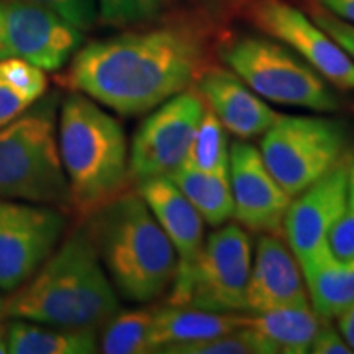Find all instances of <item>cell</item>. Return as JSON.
<instances>
[{"label": "cell", "mask_w": 354, "mask_h": 354, "mask_svg": "<svg viewBox=\"0 0 354 354\" xmlns=\"http://www.w3.org/2000/svg\"><path fill=\"white\" fill-rule=\"evenodd\" d=\"M245 300L248 313L310 302L299 261L279 234L258 238Z\"/></svg>", "instance_id": "15"}, {"label": "cell", "mask_w": 354, "mask_h": 354, "mask_svg": "<svg viewBox=\"0 0 354 354\" xmlns=\"http://www.w3.org/2000/svg\"><path fill=\"white\" fill-rule=\"evenodd\" d=\"M241 325L243 315L238 313L167 305L154 312L153 349L154 353L166 354L176 346L215 338Z\"/></svg>", "instance_id": "19"}, {"label": "cell", "mask_w": 354, "mask_h": 354, "mask_svg": "<svg viewBox=\"0 0 354 354\" xmlns=\"http://www.w3.org/2000/svg\"><path fill=\"white\" fill-rule=\"evenodd\" d=\"M87 218L88 236L120 297L148 304L171 289L176 250L138 190H123Z\"/></svg>", "instance_id": "3"}, {"label": "cell", "mask_w": 354, "mask_h": 354, "mask_svg": "<svg viewBox=\"0 0 354 354\" xmlns=\"http://www.w3.org/2000/svg\"><path fill=\"white\" fill-rule=\"evenodd\" d=\"M3 304H6V299L2 297V295H0V318H2V312H3ZM3 320V318H2Z\"/></svg>", "instance_id": "36"}, {"label": "cell", "mask_w": 354, "mask_h": 354, "mask_svg": "<svg viewBox=\"0 0 354 354\" xmlns=\"http://www.w3.org/2000/svg\"><path fill=\"white\" fill-rule=\"evenodd\" d=\"M323 318L310 302L243 315V325L264 338L281 354H305Z\"/></svg>", "instance_id": "20"}, {"label": "cell", "mask_w": 354, "mask_h": 354, "mask_svg": "<svg viewBox=\"0 0 354 354\" xmlns=\"http://www.w3.org/2000/svg\"><path fill=\"white\" fill-rule=\"evenodd\" d=\"M57 146L69 185L71 209L88 216L130 183V149L123 127L91 97H66L57 120Z\"/></svg>", "instance_id": "4"}, {"label": "cell", "mask_w": 354, "mask_h": 354, "mask_svg": "<svg viewBox=\"0 0 354 354\" xmlns=\"http://www.w3.org/2000/svg\"><path fill=\"white\" fill-rule=\"evenodd\" d=\"M228 172L238 225L254 233H281L292 197L268 169L259 149L243 140L233 141Z\"/></svg>", "instance_id": "13"}, {"label": "cell", "mask_w": 354, "mask_h": 354, "mask_svg": "<svg viewBox=\"0 0 354 354\" xmlns=\"http://www.w3.org/2000/svg\"><path fill=\"white\" fill-rule=\"evenodd\" d=\"M253 264V245L241 225H221L203 241L196 263L176 279L167 305L210 312H246V289Z\"/></svg>", "instance_id": "8"}, {"label": "cell", "mask_w": 354, "mask_h": 354, "mask_svg": "<svg viewBox=\"0 0 354 354\" xmlns=\"http://www.w3.org/2000/svg\"><path fill=\"white\" fill-rule=\"evenodd\" d=\"M21 2L50 8L82 32L91 30L99 20L95 0H21Z\"/></svg>", "instance_id": "29"}, {"label": "cell", "mask_w": 354, "mask_h": 354, "mask_svg": "<svg viewBox=\"0 0 354 354\" xmlns=\"http://www.w3.org/2000/svg\"><path fill=\"white\" fill-rule=\"evenodd\" d=\"M336 320H338V330L342 331L343 338L354 351V304L348 310H344Z\"/></svg>", "instance_id": "34"}, {"label": "cell", "mask_w": 354, "mask_h": 354, "mask_svg": "<svg viewBox=\"0 0 354 354\" xmlns=\"http://www.w3.org/2000/svg\"><path fill=\"white\" fill-rule=\"evenodd\" d=\"M0 79L33 102L43 99L48 88L46 71L17 57L0 59Z\"/></svg>", "instance_id": "27"}, {"label": "cell", "mask_w": 354, "mask_h": 354, "mask_svg": "<svg viewBox=\"0 0 354 354\" xmlns=\"http://www.w3.org/2000/svg\"><path fill=\"white\" fill-rule=\"evenodd\" d=\"M7 348L12 354H92L99 351V342L91 328L12 320L7 325Z\"/></svg>", "instance_id": "21"}, {"label": "cell", "mask_w": 354, "mask_h": 354, "mask_svg": "<svg viewBox=\"0 0 354 354\" xmlns=\"http://www.w3.org/2000/svg\"><path fill=\"white\" fill-rule=\"evenodd\" d=\"M196 88L221 125L240 140L264 135L279 117L232 69L209 66Z\"/></svg>", "instance_id": "16"}, {"label": "cell", "mask_w": 354, "mask_h": 354, "mask_svg": "<svg viewBox=\"0 0 354 354\" xmlns=\"http://www.w3.org/2000/svg\"><path fill=\"white\" fill-rule=\"evenodd\" d=\"M250 19L261 32L286 44L338 91H354V63L312 17L284 0H256Z\"/></svg>", "instance_id": "12"}, {"label": "cell", "mask_w": 354, "mask_h": 354, "mask_svg": "<svg viewBox=\"0 0 354 354\" xmlns=\"http://www.w3.org/2000/svg\"><path fill=\"white\" fill-rule=\"evenodd\" d=\"M259 151L281 187L295 197L349 156V135L336 118L279 113Z\"/></svg>", "instance_id": "7"}, {"label": "cell", "mask_w": 354, "mask_h": 354, "mask_svg": "<svg viewBox=\"0 0 354 354\" xmlns=\"http://www.w3.org/2000/svg\"><path fill=\"white\" fill-rule=\"evenodd\" d=\"M207 68L205 46L197 33L162 26L79 48L66 81L102 107L136 117L196 86Z\"/></svg>", "instance_id": "1"}, {"label": "cell", "mask_w": 354, "mask_h": 354, "mask_svg": "<svg viewBox=\"0 0 354 354\" xmlns=\"http://www.w3.org/2000/svg\"><path fill=\"white\" fill-rule=\"evenodd\" d=\"M328 245L338 258L354 259V153L349 156L346 202L342 215L331 230Z\"/></svg>", "instance_id": "28"}, {"label": "cell", "mask_w": 354, "mask_h": 354, "mask_svg": "<svg viewBox=\"0 0 354 354\" xmlns=\"http://www.w3.org/2000/svg\"><path fill=\"white\" fill-rule=\"evenodd\" d=\"M220 56L261 99L313 112H335L342 105L320 73L274 39L240 37L225 43Z\"/></svg>", "instance_id": "6"}, {"label": "cell", "mask_w": 354, "mask_h": 354, "mask_svg": "<svg viewBox=\"0 0 354 354\" xmlns=\"http://www.w3.org/2000/svg\"><path fill=\"white\" fill-rule=\"evenodd\" d=\"M184 162L203 172L228 171L230 167L228 131L207 105Z\"/></svg>", "instance_id": "24"}, {"label": "cell", "mask_w": 354, "mask_h": 354, "mask_svg": "<svg viewBox=\"0 0 354 354\" xmlns=\"http://www.w3.org/2000/svg\"><path fill=\"white\" fill-rule=\"evenodd\" d=\"M315 2L338 19L354 25V0H315Z\"/></svg>", "instance_id": "33"}, {"label": "cell", "mask_w": 354, "mask_h": 354, "mask_svg": "<svg viewBox=\"0 0 354 354\" xmlns=\"http://www.w3.org/2000/svg\"><path fill=\"white\" fill-rule=\"evenodd\" d=\"M312 19L348 53V56L354 63V25L338 19L318 3L312 8Z\"/></svg>", "instance_id": "30"}, {"label": "cell", "mask_w": 354, "mask_h": 354, "mask_svg": "<svg viewBox=\"0 0 354 354\" xmlns=\"http://www.w3.org/2000/svg\"><path fill=\"white\" fill-rule=\"evenodd\" d=\"M205 102L196 87L162 102L141 122L130 148L133 183L169 177L187 159Z\"/></svg>", "instance_id": "9"}, {"label": "cell", "mask_w": 354, "mask_h": 354, "mask_svg": "<svg viewBox=\"0 0 354 354\" xmlns=\"http://www.w3.org/2000/svg\"><path fill=\"white\" fill-rule=\"evenodd\" d=\"M349 156L299 196L292 197L284 216L282 233L299 264L328 245L331 230L346 202Z\"/></svg>", "instance_id": "14"}, {"label": "cell", "mask_w": 354, "mask_h": 354, "mask_svg": "<svg viewBox=\"0 0 354 354\" xmlns=\"http://www.w3.org/2000/svg\"><path fill=\"white\" fill-rule=\"evenodd\" d=\"M166 354H276V351L256 331L241 325L215 338L176 346Z\"/></svg>", "instance_id": "25"}, {"label": "cell", "mask_w": 354, "mask_h": 354, "mask_svg": "<svg viewBox=\"0 0 354 354\" xmlns=\"http://www.w3.org/2000/svg\"><path fill=\"white\" fill-rule=\"evenodd\" d=\"M82 43V30L50 8L0 0V59L17 57L53 73L64 68Z\"/></svg>", "instance_id": "11"}, {"label": "cell", "mask_w": 354, "mask_h": 354, "mask_svg": "<svg viewBox=\"0 0 354 354\" xmlns=\"http://www.w3.org/2000/svg\"><path fill=\"white\" fill-rule=\"evenodd\" d=\"M35 102L0 79V128L15 120Z\"/></svg>", "instance_id": "32"}, {"label": "cell", "mask_w": 354, "mask_h": 354, "mask_svg": "<svg viewBox=\"0 0 354 354\" xmlns=\"http://www.w3.org/2000/svg\"><path fill=\"white\" fill-rule=\"evenodd\" d=\"M308 353L312 354H353L342 331L331 325V320H322L318 331L310 344Z\"/></svg>", "instance_id": "31"}, {"label": "cell", "mask_w": 354, "mask_h": 354, "mask_svg": "<svg viewBox=\"0 0 354 354\" xmlns=\"http://www.w3.org/2000/svg\"><path fill=\"white\" fill-rule=\"evenodd\" d=\"M0 198L71 209L51 97L0 128Z\"/></svg>", "instance_id": "5"}, {"label": "cell", "mask_w": 354, "mask_h": 354, "mask_svg": "<svg viewBox=\"0 0 354 354\" xmlns=\"http://www.w3.org/2000/svg\"><path fill=\"white\" fill-rule=\"evenodd\" d=\"M64 228V210L0 198V290L24 286L55 253Z\"/></svg>", "instance_id": "10"}, {"label": "cell", "mask_w": 354, "mask_h": 354, "mask_svg": "<svg viewBox=\"0 0 354 354\" xmlns=\"http://www.w3.org/2000/svg\"><path fill=\"white\" fill-rule=\"evenodd\" d=\"M154 218L169 238L177 254L176 279L185 276L205 241V221L169 177H154L136 184ZM174 279V281H176Z\"/></svg>", "instance_id": "17"}, {"label": "cell", "mask_w": 354, "mask_h": 354, "mask_svg": "<svg viewBox=\"0 0 354 354\" xmlns=\"http://www.w3.org/2000/svg\"><path fill=\"white\" fill-rule=\"evenodd\" d=\"M308 300L323 320L338 318L354 304V259L335 256L330 245L300 264Z\"/></svg>", "instance_id": "18"}, {"label": "cell", "mask_w": 354, "mask_h": 354, "mask_svg": "<svg viewBox=\"0 0 354 354\" xmlns=\"http://www.w3.org/2000/svg\"><path fill=\"white\" fill-rule=\"evenodd\" d=\"M99 20L107 26L128 28L161 19L174 0H95Z\"/></svg>", "instance_id": "26"}, {"label": "cell", "mask_w": 354, "mask_h": 354, "mask_svg": "<svg viewBox=\"0 0 354 354\" xmlns=\"http://www.w3.org/2000/svg\"><path fill=\"white\" fill-rule=\"evenodd\" d=\"M2 320V318H0ZM8 353L7 348V325L0 323V354Z\"/></svg>", "instance_id": "35"}, {"label": "cell", "mask_w": 354, "mask_h": 354, "mask_svg": "<svg viewBox=\"0 0 354 354\" xmlns=\"http://www.w3.org/2000/svg\"><path fill=\"white\" fill-rule=\"evenodd\" d=\"M120 310L86 227L79 228L3 304L2 318L66 328H104Z\"/></svg>", "instance_id": "2"}, {"label": "cell", "mask_w": 354, "mask_h": 354, "mask_svg": "<svg viewBox=\"0 0 354 354\" xmlns=\"http://www.w3.org/2000/svg\"><path fill=\"white\" fill-rule=\"evenodd\" d=\"M156 308H138L120 312L104 325L100 351L105 354L154 353L153 328Z\"/></svg>", "instance_id": "23"}, {"label": "cell", "mask_w": 354, "mask_h": 354, "mask_svg": "<svg viewBox=\"0 0 354 354\" xmlns=\"http://www.w3.org/2000/svg\"><path fill=\"white\" fill-rule=\"evenodd\" d=\"M205 223L221 227L233 218V196L230 172H203L184 162L169 176Z\"/></svg>", "instance_id": "22"}]
</instances>
